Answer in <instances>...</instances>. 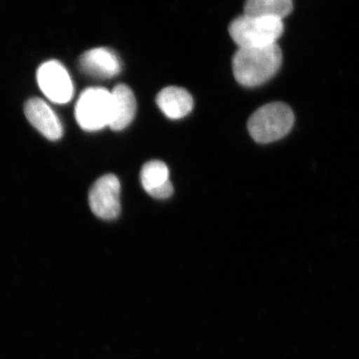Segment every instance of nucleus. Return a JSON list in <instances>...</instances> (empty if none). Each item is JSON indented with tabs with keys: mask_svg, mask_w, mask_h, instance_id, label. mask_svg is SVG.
I'll return each mask as SVG.
<instances>
[{
	"mask_svg": "<svg viewBox=\"0 0 359 359\" xmlns=\"http://www.w3.org/2000/svg\"><path fill=\"white\" fill-rule=\"evenodd\" d=\"M282 62V50L276 43L259 48H238L233 58V75L243 86H259L275 76Z\"/></svg>",
	"mask_w": 359,
	"mask_h": 359,
	"instance_id": "nucleus-1",
	"label": "nucleus"
},
{
	"mask_svg": "<svg viewBox=\"0 0 359 359\" xmlns=\"http://www.w3.org/2000/svg\"><path fill=\"white\" fill-rule=\"evenodd\" d=\"M140 178L144 190L155 199H168L174 192L169 168L161 161L146 163L142 168Z\"/></svg>",
	"mask_w": 359,
	"mask_h": 359,
	"instance_id": "nucleus-9",
	"label": "nucleus"
},
{
	"mask_svg": "<svg viewBox=\"0 0 359 359\" xmlns=\"http://www.w3.org/2000/svg\"><path fill=\"white\" fill-rule=\"evenodd\" d=\"M112 95V119L110 128L114 131H121L127 128L134 120L137 104L133 91L125 84L115 86Z\"/></svg>",
	"mask_w": 359,
	"mask_h": 359,
	"instance_id": "nucleus-10",
	"label": "nucleus"
},
{
	"mask_svg": "<svg viewBox=\"0 0 359 359\" xmlns=\"http://www.w3.org/2000/svg\"><path fill=\"white\" fill-rule=\"evenodd\" d=\"M75 118L85 131H98L110 126L112 119L111 92L101 87L84 90L75 106Z\"/></svg>",
	"mask_w": 359,
	"mask_h": 359,
	"instance_id": "nucleus-4",
	"label": "nucleus"
},
{
	"mask_svg": "<svg viewBox=\"0 0 359 359\" xmlns=\"http://www.w3.org/2000/svg\"><path fill=\"white\" fill-rule=\"evenodd\" d=\"M80 69L89 76L98 79H110L121 72V60L109 48H93L82 54L79 60Z\"/></svg>",
	"mask_w": 359,
	"mask_h": 359,
	"instance_id": "nucleus-7",
	"label": "nucleus"
},
{
	"mask_svg": "<svg viewBox=\"0 0 359 359\" xmlns=\"http://www.w3.org/2000/svg\"><path fill=\"white\" fill-rule=\"evenodd\" d=\"M294 9L290 0H250L245 4V15L282 20Z\"/></svg>",
	"mask_w": 359,
	"mask_h": 359,
	"instance_id": "nucleus-12",
	"label": "nucleus"
},
{
	"mask_svg": "<svg viewBox=\"0 0 359 359\" xmlns=\"http://www.w3.org/2000/svg\"><path fill=\"white\" fill-rule=\"evenodd\" d=\"M294 123V115L290 106L282 102L269 103L250 116L248 130L257 143L268 144L289 134Z\"/></svg>",
	"mask_w": 359,
	"mask_h": 359,
	"instance_id": "nucleus-2",
	"label": "nucleus"
},
{
	"mask_svg": "<svg viewBox=\"0 0 359 359\" xmlns=\"http://www.w3.org/2000/svg\"><path fill=\"white\" fill-rule=\"evenodd\" d=\"M36 79L40 90L51 102L66 104L74 95V86L69 73L57 60L46 61L39 66Z\"/></svg>",
	"mask_w": 359,
	"mask_h": 359,
	"instance_id": "nucleus-5",
	"label": "nucleus"
},
{
	"mask_svg": "<svg viewBox=\"0 0 359 359\" xmlns=\"http://www.w3.org/2000/svg\"><path fill=\"white\" fill-rule=\"evenodd\" d=\"M121 184L115 175H104L97 180L89 192V205L98 218L114 219L121 211Z\"/></svg>",
	"mask_w": 359,
	"mask_h": 359,
	"instance_id": "nucleus-6",
	"label": "nucleus"
},
{
	"mask_svg": "<svg viewBox=\"0 0 359 359\" xmlns=\"http://www.w3.org/2000/svg\"><path fill=\"white\" fill-rule=\"evenodd\" d=\"M25 112L30 124L45 138L57 141L63 136V126L58 116L42 99H29L25 104Z\"/></svg>",
	"mask_w": 359,
	"mask_h": 359,
	"instance_id": "nucleus-8",
	"label": "nucleus"
},
{
	"mask_svg": "<svg viewBox=\"0 0 359 359\" xmlns=\"http://www.w3.org/2000/svg\"><path fill=\"white\" fill-rule=\"evenodd\" d=\"M158 107L170 119L178 120L192 112L193 97L187 90L180 87H167L158 94Z\"/></svg>",
	"mask_w": 359,
	"mask_h": 359,
	"instance_id": "nucleus-11",
	"label": "nucleus"
},
{
	"mask_svg": "<svg viewBox=\"0 0 359 359\" xmlns=\"http://www.w3.org/2000/svg\"><path fill=\"white\" fill-rule=\"evenodd\" d=\"M231 39L240 48H259L276 43L283 32L282 20L243 15L229 28Z\"/></svg>",
	"mask_w": 359,
	"mask_h": 359,
	"instance_id": "nucleus-3",
	"label": "nucleus"
}]
</instances>
